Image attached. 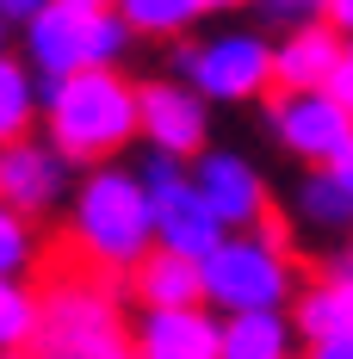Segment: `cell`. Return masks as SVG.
<instances>
[{
	"label": "cell",
	"mask_w": 353,
	"mask_h": 359,
	"mask_svg": "<svg viewBox=\"0 0 353 359\" xmlns=\"http://www.w3.org/2000/svg\"><path fill=\"white\" fill-rule=\"evenodd\" d=\"M137 137H149V149L168 155H192L205 149V93L186 81H142L137 87Z\"/></svg>",
	"instance_id": "9"
},
{
	"label": "cell",
	"mask_w": 353,
	"mask_h": 359,
	"mask_svg": "<svg viewBox=\"0 0 353 359\" xmlns=\"http://www.w3.org/2000/svg\"><path fill=\"white\" fill-rule=\"evenodd\" d=\"M291 353V328L279 304L267 310H229V323H217V359H285Z\"/></svg>",
	"instance_id": "15"
},
{
	"label": "cell",
	"mask_w": 353,
	"mask_h": 359,
	"mask_svg": "<svg viewBox=\"0 0 353 359\" xmlns=\"http://www.w3.org/2000/svg\"><path fill=\"white\" fill-rule=\"evenodd\" d=\"M37 100H44L50 143L62 149L69 161L93 168V161H112L118 149L137 143V81H124L112 62L44 74Z\"/></svg>",
	"instance_id": "2"
},
{
	"label": "cell",
	"mask_w": 353,
	"mask_h": 359,
	"mask_svg": "<svg viewBox=\"0 0 353 359\" xmlns=\"http://www.w3.org/2000/svg\"><path fill=\"white\" fill-rule=\"evenodd\" d=\"M298 217L317 223V229H328V236L353 229V186H341V180L317 161V174H304V186H298Z\"/></svg>",
	"instance_id": "16"
},
{
	"label": "cell",
	"mask_w": 353,
	"mask_h": 359,
	"mask_svg": "<svg viewBox=\"0 0 353 359\" xmlns=\"http://www.w3.org/2000/svg\"><path fill=\"white\" fill-rule=\"evenodd\" d=\"M37 334V291L13 279H0V353H25Z\"/></svg>",
	"instance_id": "19"
},
{
	"label": "cell",
	"mask_w": 353,
	"mask_h": 359,
	"mask_svg": "<svg viewBox=\"0 0 353 359\" xmlns=\"http://www.w3.org/2000/svg\"><path fill=\"white\" fill-rule=\"evenodd\" d=\"M322 168H328V174L341 180V186H353V137H347V143H341V149H335V155H328Z\"/></svg>",
	"instance_id": "24"
},
{
	"label": "cell",
	"mask_w": 353,
	"mask_h": 359,
	"mask_svg": "<svg viewBox=\"0 0 353 359\" xmlns=\"http://www.w3.org/2000/svg\"><path fill=\"white\" fill-rule=\"evenodd\" d=\"M260 100H267V118H273L279 143L291 155H304V161H328L353 137V111L322 87H267Z\"/></svg>",
	"instance_id": "7"
},
{
	"label": "cell",
	"mask_w": 353,
	"mask_h": 359,
	"mask_svg": "<svg viewBox=\"0 0 353 359\" xmlns=\"http://www.w3.org/2000/svg\"><path fill=\"white\" fill-rule=\"evenodd\" d=\"M199 279H205V297L223 310H267L291 297L298 254H279L267 236H248V229H223V242L199 260Z\"/></svg>",
	"instance_id": "5"
},
{
	"label": "cell",
	"mask_w": 353,
	"mask_h": 359,
	"mask_svg": "<svg viewBox=\"0 0 353 359\" xmlns=\"http://www.w3.org/2000/svg\"><path fill=\"white\" fill-rule=\"evenodd\" d=\"M205 13H223V6H248V0H199Z\"/></svg>",
	"instance_id": "26"
},
{
	"label": "cell",
	"mask_w": 353,
	"mask_h": 359,
	"mask_svg": "<svg viewBox=\"0 0 353 359\" xmlns=\"http://www.w3.org/2000/svg\"><path fill=\"white\" fill-rule=\"evenodd\" d=\"M298 334L317 359H353V279H322L298 297Z\"/></svg>",
	"instance_id": "13"
},
{
	"label": "cell",
	"mask_w": 353,
	"mask_h": 359,
	"mask_svg": "<svg viewBox=\"0 0 353 359\" xmlns=\"http://www.w3.org/2000/svg\"><path fill=\"white\" fill-rule=\"evenodd\" d=\"M81 6H112V0H81Z\"/></svg>",
	"instance_id": "27"
},
{
	"label": "cell",
	"mask_w": 353,
	"mask_h": 359,
	"mask_svg": "<svg viewBox=\"0 0 353 359\" xmlns=\"http://www.w3.org/2000/svg\"><path fill=\"white\" fill-rule=\"evenodd\" d=\"M322 93H335V100H341V106L353 111V37L341 43V62L328 69V81H322Z\"/></svg>",
	"instance_id": "21"
},
{
	"label": "cell",
	"mask_w": 353,
	"mask_h": 359,
	"mask_svg": "<svg viewBox=\"0 0 353 359\" xmlns=\"http://www.w3.org/2000/svg\"><path fill=\"white\" fill-rule=\"evenodd\" d=\"M37 6H44V0H0V19H19V25H25Z\"/></svg>",
	"instance_id": "25"
},
{
	"label": "cell",
	"mask_w": 353,
	"mask_h": 359,
	"mask_svg": "<svg viewBox=\"0 0 353 359\" xmlns=\"http://www.w3.org/2000/svg\"><path fill=\"white\" fill-rule=\"evenodd\" d=\"M317 13H322V19H328L341 37H353V0H322Z\"/></svg>",
	"instance_id": "23"
},
{
	"label": "cell",
	"mask_w": 353,
	"mask_h": 359,
	"mask_svg": "<svg viewBox=\"0 0 353 359\" xmlns=\"http://www.w3.org/2000/svg\"><path fill=\"white\" fill-rule=\"evenodd\" d=\"M37 260V236H32V217H19L13 205H0V279L25 273Z\"/></svg>",
	"instance_id": "20"
},
{
	"label": "cell",
	"mask_w": 353,
	"mask_h": 359,
	"mask_svg": "<svg viewBox=\"0 0 353 359\" xmlns=\"http://www.w3.org/2000/svg\"><path fill=\"white\" fill-rule=\"evenodd\" d=\"M0 43H6V19H0Z\"/></svg>",
	"instance_id": "28"
},
{
	"label": "cell",
	"mask_w": 353,
	"mask_h": 359,
	"mask_svg": "<svg viewBox=\"0 0 353 359\" xmlns=\"http://www.w3.org/2000/svg\"><path fill=\"white\" fill-rule=\"evenodd\" d=\"M131 43V25L112 6H81V0H44L25 19V50L37 74H69L93 62H118Z\"/></svg>",
	"instance_id": "4"
},
{
	"label": "cell",
	"mask_w": 353,
	"mask_h": 359,
	"mask_svg": "<svg viewBox=\"0 0 353 359\" xmlns=\"http://www.w3.org/2000/svg\"><path fill=\"white\" fill-rule=\"evenodd\" d=\"M155 242V223H149V186L112 161H93L87 186L74 192V229L69 248L87 254L93 266L106 273H124L142 248Z\"/></svg>",
	"instance_id": "3"
},
{
	"label": "cell",
	"mask_w": 353,
	"mask_h": 359,
	"mask_svg": "<svg viewBox=\"0 0 353 359\" xmlns=\"http://www.w3.org/2000/svg\"><path fill=\"white\" fill-rule=\"evenodd\" d=\"M341 43L347 37L335 32L328 19H298L285 43L273 50V87H322L328 69L341 62Z\"/></svg>",
	"instance_id": "14"
},
{
	"label": "cell",
	"mask_w": 353,
	"mask_h": 359,
	"mask_svg": "<svg viewBox=\"0 0 353 359\" xmlns=\"http://www.w3.org/2000/svg\"><path fill=\"white\" fill-rule=\"evenodd\" d=\"M62 192H69V155L56 143H32V137L0 143V205H13L19 217H50Z\"/></svg>",
	"instance_id": "8"
},
{
	"label": "cell",
	"mask_w": 353,
	"mask_h": 359,
	"mask_svg": "<svg viewBox=\"0 0 353 359\" xmlns=\"http://www.w3.org/2000/svg\"><path fill=\"white\" fill-rule=\"evenodd\" d=\"M131 353L142 359H217V316L199 304H155L131 328Z\"/></svg>",
	"instance_id": "11"
},
{
	"label": "cell",
	"mask_w": 353,
	"mask_h": 359,
	"mask_svg": "<svg viewBox=\"0 0 353 359\" xmlns=\"http://www.w3.org/2000/svg\"><path fill=\"white\" fill-rule=\"evenodd\" d=\"M124 297H137L142 310L155 304H199L205 297V279H199V260L192 254H174V248H149L124 266Z\"/></svg>",
	"instance_id": "12"
},
{
	"label": "cell",
	"mask_w": 353,
	"mask_h": 359,
	"mask_svg": "<svg viewBox=\"0 0 353 359\" xmlns=\"http://www.w3.org/2000/svg\"><path fill=\"white\" fill-rule=\"evenodd\" d=\"M37 334L25 353L50 359H124L131 353V323L118 310L124 297V273L93 266L87 254L62 248L56 260L37 266Z\"/></svg>",
	"instance_id": "1"
},
{
	"label": "cell",
	"mask_w": 353,
	"mask_h": 359,
	"mask_svg": "<svg viewBox=\"0 0 353 359\" xmlns=\"http://www.w3.org/2000/svg\"><path fill=\"white\" fill-rule=\"evenodd\" d=\"M118 6V19L142 37H186L192 32V19L205 13L199 0H112Z\"/></svg>",
	"instance_id": "17"
},
{
	"label": "cell",
	"mask_w": 353,
	"mask_h": 359,
	"mask_svg": "<svg viewBox=\"0 0 353 359\" xmlns=\"http://www.w3.org/2000/svg\"><path fill=\"white\" fill-rule=\"evenodd\" d=\"M186 161H192V186L211 205L217 223L223 229H254V217L267 211V180L242 155H223V149H192Z\"/></svg>",
	"instance_id": "10"
},
{
	"label": "cell",
	"mask_w": 353,
	"mask_h": 359,
	"mask_svg": "<svg viewBox=\"0 0 353 359\" xmlns=\"http://www.w3.org/2000/svg\"><path fill=\"white\" fill-rule=\"evenodd\" d=\"M37 118V87L32 74L19 69L13 56H0V143H13V137H25Z\"/></svg>",
	"instance_id": "18"
},
{
	"label": "cell",
	"mask_w": 353,
	"mask_h": 359,
	"mask_svg": "<svg viewBox=\"0 0 353 359\" xmlns=\"http://www.w3.org/2000/svg\"><path fill=\"white\" fill-rule=\"evenodd\" d=\"M322 0H260V13L267 19H279V25H298V19H310Z\"/></svg>",
	"instance_id": "22"
},
{
	"label": "cell",
	"mask_w": 353,
	"mask_h": 359,
	"mask_svg": "<svg viewBox=\"0 0 353 359\" xmlns=\"http://www.w3.org/2000/svg\"><path fill=\"white\" fill-rule=\"evenodd\" d=\"M174 74L186 87H199L205 100H260L273 87V43L254 32H229L211 43H180Z\"/></svg>",
	"instance_id": "6"
}]
</instances>
